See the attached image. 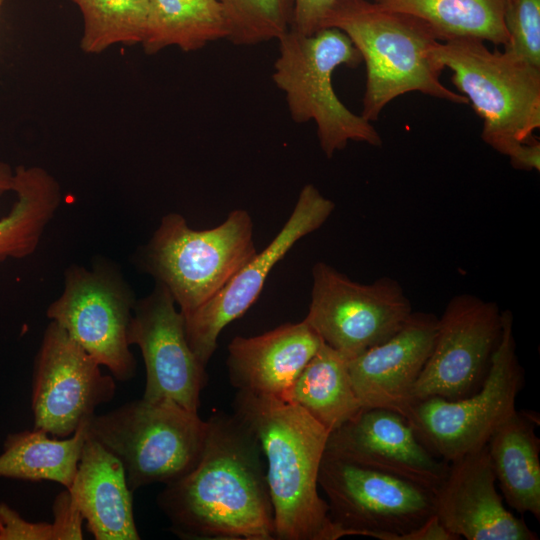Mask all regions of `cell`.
<instances>
[{
	"label": "cell",
	"instance_id": "1",
	"mask_svg": "<svg viewBox=\"0 0 540 540\" xmlns=\"http://www.w3.org/2000/svg\"><path fill=\"white\" fill-rule=\"evenodd\" d=\"M197 465L166 484L157 503L177 535L203 540H273L274 511L262 449L235 414L207 420Z\"/></svg>",
	"mask_w": 540,
	"mask_h": 540
},
{
	"label": "cell",
	"instance_id": "2",
	"mask_svg": "<svg viewBox=\"0 0 540 540\" xmlns=\"http://www.w3.org/2000/svg\"><path fill=\"white\" fill-rule=\"evenodd\" d=\"M233 409L257 436L267 461L275 539H339L318 493L329 431L300 406L273 396L238 390Z\"/></svg>",
	"mask_w": 540,
	"mask_h": 540
},
{
	"label": "cell",
	"instance_id": "3",
	"mask_svg": "<svg viewBox=\"0 0 540 540\" xmlns=\"http://www.w3.org/2000/svg\"><path fill=\"white\" fill-rule=\"evenodd\" d=\"M345 33L366 65V86L361 116L376 121L396 97L420 92L455 104L468 99L445 87L442 68L431 56L439 41L420 20L391 11L367 0H336L321 29ZM320 29V30H321Z\"/></svg>",
	"mask_w": 540,
	"mask_h": 540
},
{
	"label": "cell",
	"instance_id": "4",
	"mask_svg": "<svg viewBox=\"0 0 540 540\" xmlns=\"http://www.w3.org/2000/svg\"><path fill=\"white\" fill-rule=\"evenodd\" d=\"M278 41L273 81L285 94L291 118L296 123H315L325 156L331 158L349 141L381 146L382 138L371 122L350 111L333 88L337 67L355 68L362 61L348 36L336 28L312 35L290 29Z\"/></svg>",
	"mask_w": 540,
	"mask_h": 540
},
{
	"label": "cell",
	"instance_id": "5",
	"mask_svg": "<svg viewBox=\"0 0 540 540\" xmlns=\"http://www.w3.org/2000/svg\"><path fill=\"white\" fill-rule=\"evenodd\" d=\"M432 58L449 68L452 82L483 120L482 140L510 157L536 141L540 127V68L483 41L458 39L436 43Z\"/></svg>",
	"mask_w": 540,
	"mask_h": 540
},
{
	"label": "cell",
	"instance_id": "6",
	"mask_svg": "<svg viewBox=\"0 0 540 540\" xmlns=\"http://www.w3.org/2000/svg\"><path fill=\"white\" fill-rule=\"evenodd\" d=\"M256 254L246 210H233L220 225L205 230L169 213L146 246L143 263L186 314L213 298Z\"/></svg>",
	"mask_w": 540,
	"mask_h": 540
},
{
	"label": "cell",
	"instance_id": "7",
	"mask_svg": "<svg viewBox=\"0 0 540 540\" xmlns=\"http://www.w3.org/2000/svg\"><path fill=\"white\" fill-rule=\"evenodd\" d=\"M207 431V420L197 412L141 398L94 414L87 434L119 459L134 491L189 473L201 458Z\"/></svg>",
	"mask_w": 540,
	"mask_h": 540
},
{
	"label": "cell",
	"instance_id": "8",
	"mask_svg": "<svg viewBox=\"0 0 540 540\" xmlns=\"http://www.w3.org/2000/svg\"><path fill=\"white\" fill-rule=\"evenodd\" d=\"M318 484L344 536L380 540H435V490L324 453Z\"/></svg>",
	"mask_w": 540,
	"mask_h": 540
},
{
	"label": "cell",
	"instance_id": "9",
	"mask_svg": "<svg viewBox=\"0 0 540 540\" xmlns=\"http://www.w3.org/2000/svg\"><path fill=\"white\" fill-rule=\"evenodd\" d=\"M502 317L501 338L480 389L457 400L433 396L415 401L406 417L421 442L447 462L486 446L516 410L524 374L516 354L513 315L505 310Z\"/></svg>",
	"mask_w": 540,
	"mask_h": 540
},
{
	"label": "cell",
	"instance_id": "10",
	"mask_svg": "<svg viewBox=\"0 0 540 540\" xmlns=\"http://www.w3.org/2000/svg\"><path fill=\"white\" fill-rule=\"evenodd\" d=\"M312 278L304 320L347 360L390 338L413 311L400 283L388 276L362 284L317 262Z\"/></svg>",
	"mask_w": 540,
	"mask_h": 540
},
{
	"label": "cell",
	"instance_id": "11",
	"mask_svg": "<svg viewBox=\"0 0 540 540\" xmlns=\"http://www.w3.org/2000/svg\"><path fill=\"white\" fill-rule=\"evenodd\" d=\"M134 305L133 294L115 271L74 266L66 271L64 290L47 316L114 378L127 381L136 372L127 341Z\"/></svg>",
	"mask_w": 540,
	"mask_h": 540
},
{
	"label": "cell",
	"instance_id": "12",
	"mask_svg": "<svg viewBox=\"0 0 540 540\" xmlns=\"http://www.w3.org/2000/svg\"><path fill=\"white\" fill-rule=\"evenodd\" d=\"M503 326L498 304L468 293L455 295L438 318L430 356L412 391V404L428 397L457 400L478 391Z\"/></svg>",
	"mask_w": 540,
	"mask_h": 540
},
{
	"label": "cell",
	"instance_id": "13",
	"mask_svg": "<svg viewBox=\"0 0 540 540\" xmlns=\"http://www.w3.org/2000/svg\"><path fill=\"white\" fill-rule=\"evenodd\" d=\"M100 366L59 324L51 321L35 361L34 428L69 437L91 419L97 406L111 401L116 384Z\"/></svg>",
	"mask_w": 540,
	"mask_h": 540
},
{
	"label": "cell",
	"instance_id": "14",
	"mask_svg": "<svg viewBox=\"0 0 540 540\" xmlns=\"http://www.w3.org/2000/svg\"><path fill=\"white\" fill-rule=\"evenodd\" d=\"M335 209L313 184L300 191L295 207L279 233L242 267L209 301L183 314L188 344L205 367L216 350L220 332L257 300L273 267L304 236L320 228Z\"/></svg>",
	"mask_w": 540,
	"mask_h": 540
},
{
	"label": "cell",
	"instance_id": "15",
	"mask_svg": "<svg viewBox=\"0 0 540 540\" xmlns=\"http://www.w3.org/2000/svg\"><path fill=\"white\" fill-rule=\"evenodd\" d=\"M127 341L140 348L144 359L146 384L142 398L174 403L198 413L206 367L190 348L184 316L164 285L156 282L148 296L135 302Z\"/></svg>",
	"mask_w": 540,
	"mask_h": 540
},
{
	"label": "cell",
	"instance_id": "16",
	"mask_svg": "<svg viewBox=\"0 0 540 540\" xmlns=\"http://www.w3.org/2000/svg\"><path fill=\"white\" fill-rule=\"evenodd\" d=\"M325 452L434 490L448 469L404 416L384 408H363L330 432Z\"/></svg>",
	"mask_w": 540,
	"mask_h": 540
},
{
	"label": "cell",
	"instance_id": "17",
	"mask_svg": "<svg viewBox=\"0 0 540 540\" xmlns=\"http://www.w3.org/2000/svg\"><path fill=\"white\" fill-rule=\"evenodd\" d=\"M495 484L486 446L448 462L446 475L435 489V516L458 540H537L505 508Z\"/></svg>",
	"mask_w": 540,
	"mask_h": 540
},
{
	"label": "cell",
	"instance_id": "18",
	"mask_svg": "<svg viewBox=\"0 0 540 540\" xmlns=\"http://www.w3.org/2000/svg\"><path fill=\"white\" fill-rule=\"evenodd\" d=\"M438 317L412 311L390 338L347 360L363 408H384L407 417L412 391L433 348Z\"/></svg>",
	"mask_w": 540,
	"mask_h": 540
},
{
	"label": "cell",
	"instance_id": "19",
	"mask_svg": "<svg viewBox=\"0 0 540 540\" xmlns=\"http://www.w3.org/2000/svg\"><path fill=\"white\" fill-rule=\"evenodd\" d=\"M322 342L305 320L286 323L253 337L237 336L228 346L230 381L238 390L285 401Z\"/></svg>",
	"mask_w": 540,
	"mask_h": 540
},
{
	"label": "cell",
	"instance_id": "20",
	"mask_svg": "<svg viewBox=\"0 0 540 540\" xmlns=\"http://www.w3.org/2000/svg\"><path fill=\"white\" fill-rule=\"evenodd\" d=\"M68 490L96 540L140 539L123 465L88 434Z\"/></svg>",
	"mask_w": 540,
	"mask_h": 540
},
{
	"label": "cell",
	"instance_id": "21",
	"mask_svg": "<svg viewBox=\"0 0 540 540\" xmlns=\"http://www.w3.org/2000/svg\"><path fill=\"white\" fill-rule=\"evenodd\" d=\"M535 412L515 410L492 434L486 447L506 502L540 520V440Z\"/></svg>",
	"mask_w": 540,
	"mask_h": 540
},
{
	"label": "cell",
	"instance_id": "22",
	"mask_svg": "<svg viewBox=\"0 0 540 540\" xmlns=\"http://www.w3.org/2000/svg\"><path fill=\"white\" fill-rule=\"evenodd\" d=\"M12 191L16 201L0 218V261L32 254L61 201L58 182L41 167L17 166Z\"/></svg>",
	"mask_w": 540,
	"mask_h": 540
},
{
	"label": "cell",
	"instance_id": "23",
	"mask_svg": "<svg viewBox=\"0 0 540 540\" xmlns=\"http://www.w3.org/2000/svg\"><path fill=\"white\" fill-rule=\"evenodd\" d=\"M381 7L422 21L439 41L476 39L505 45L507 0H376Z\"/></svg>",
	"mask_w": 540,
	"mask_h": 540
},
{
	"label": "cell",
	"instance_id": "24",
	"mask_svg": "<svg viewBox=\"0 0 540 540\" xmlns=\"http://www.w3.org/2000/svg\"><path fill=\"white\" fill-rule=\"evenodd\" d=\"M285 401L300 406L329 433L363 409L350 380L347 359L324 342Z\"/></svg>",
	"mask_w": 540,
	"mask_h": 540
},
{
	"label": "cell",
	"instance_id": "25",
	"mask_svg": "<svg viewBox=\"0 0 540 540\" xmlns=\"http://www.w3.org/2000/svg\"><path fill=\"white\" fill-rule=\"evenodd\" d=\"M88 421L68 439L48 437L33 429L8 435L0 454V477L25 481H54L70 489L87 438Z\"/></svg>",
	"mask_w": 540,
	"mask_h": 540
},
{
	"label": "cell",
	"instance_id": "26",
	"mask_svg": "<svg viewBox=\"0 0 540 540\" xmlns=\"http://www.w3.org/2000/svg\"><path fill=\"white\" fill-rule=\"evenodd\" d=\"M227 35V24L217 0H150L141 45L147 54L169 46L190 52L227 39Z\"/></svg>",
	"mask_w": 540,
	"mask_h": 540
},
{
	"label": "cell",
	"instance_id": "27",
	"mask_svg": "<svg viewBox=\"0 0 540 540\" xmlns=\"http://www.w3.org/2000/svg\"><path fill=\"white\" fill-rule=\"evenodd\" d=\"M83 17L80 47L88 54L102 53L115 44H141L150 0H72Z\"/></svg>",
	"mask_w": 540,
	"mask_h": 540
},
{
	"label": "cell",
	"instance_id": "28",
	"mask_svg": "<svg viewBox=\"0 0 540 540\" xmlns=\"http://www.w3.org/2000/svg\"><path fill=\"white\" fill-rule=\"evenodd\" d=\"M227 24V40L256 45L279 40L292 26L293 0H217Z\"/></svg>",
	"mask_w": 540,
	"mask_h": 540
},
{
	"label": "cell",
	"instance_id": "29",
	"mask_svg": "<svg viewBox=\"0 0 540 540\" xmlns=\"http://www.w3.org/2000/svg\"><path fill=\"white\" fill-rule=\"evenodd\" d=\"M504 51L540 68V0H507Z\"/></svg>",
	"mask_w": 540,
	"mask_h": 540
},
{
	"label": "cell",
	"instance_id": "30",
	"mask_svg": "<svg viewBox=\"0 0 540 540\" xmlns=\"http://www.w3.org/2000/svg\"><path fill=\"white\" fill-rule=\"evenodd\" d=\"M54 521L52 540H80L83 538L82 522L84 520L79 508L68 489L55 498L53 506Z\"/></svg>",
	"mask_w": 540,
	"mask_h": 540
},
{
	"label": "cell",
	"instance_id": "31",
	"mask_svg": "<svg viewBox=\"0 0 540 540\" xmlns=\"http://www.w3.org/2000/svg\"><path fill=\"white\" fill-rule=\"evenodd\" d=\"M0 540H52L51 523H32L0 504Z\"/></svg>",
	"mask_w": 540,
	"mask_h": 540
},
{
	"label": "cell",
	"instance_id": "32",
	"mask_svg": "<svg viewBox=\"0 0 540 540\" xmlns=\"http://www.w3.org/2000/svg\"><path fill=\"white\" fill-rule=\"evenodd\" d=\"M336 0H293V21L291 29L312 35L321 29L322 21Z\"/></svg>",
	"mask_w": 540,
	"mask_h": 540
},
{
	"label": "cell",
	"instance_id": "33",
	"mask_svg": "<svg viewBox=\"0 0 540 540\" xmlns=\"http://www.w3.org/2000/svg\"><path fill=\"white\" fill-rule=\"evenodd\" d=\"M513 168L525 171H540V142L538 140L523 144L510 157Z\"/></svg>",
	"mask_w": 540,
	"mask_h": 540
},
{
	"label": "cell",
	"instance_id": "34",
	"mask_svg": "<svg viewBox=\"0 0 540 540\" xmlns=\"http://www.w3.org/2000/svg\"><path fill=\"white\" fill-rule=\"evenodd\" d=\"M13 173L10 168L0 163V193L12 190Z\"/></svg>",
	"mask_w": 540,
	"mask_h": 540
},
{
	"label": "cell",
	"instance_id": "35",
	"mask_svg": "<svg viewBox=\"0 0 540 540\" xmlns=\"http://www.w3.org/2000/svg\"><path fill=\"white\" fill-rule=\"evenodd\" d=\"M3 2H4V0H0V3H2V4H3Z\"/></svg>",
	"mask_w": 540,
	"mask_h": 540
},
{
	"label": "cell",
	"instance_id": "36",
	"mask_svg": "<svg viewBox=\"0 0 540 540\" xmlns=\"http://www.w3.org/2000/svg\"><path fill=\"white\" fill-rule=\"evenodd\" d=\"M1 6H2V3H0V8H1Z\"/></svg>",
	"mask_w": 540,
	"mask_h": 540
}]
</instances>
